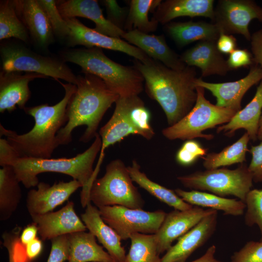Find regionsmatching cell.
Returning <instances> with one entry per match:
<instances>
[{"label":"cell","instance_id":"836d02e7","mask_svg":"<svg viewBox=\"0 0 262 262\" xmlns=\"http://www.w3.org/2000/svg\"><path fill=\"white\" fill-rule=\"evenodd\" d=\"M29 34L18 17L13 0L0 2V40L15 38L28 43Z\"/></svg>","mask_w":262,"mask_h":262},{"label":"cell","instance_id":"5bb4252c","mask_svg":"<svg viewBox=\"0 0 262 262\" xmlns=\"http://www.w3.org/2000/svg\"><path fill=\"white\" fill-rule=\"evenodd\" d=\"M262 81V68L253 63L248 74L238 81L221 83L205 82L202 78H196V87L200 86L210 91L216 98L217 106L233 110L241 109V101L244 95L252 86Z\"/></svg>","mask_w":262,"mask_h":262},{"label":"cell","instance_id":"3957f363","mask_svg":"<svg viewBox=\"0 0 262 262\" xmlns=\"http://www.w3.org/2000/svg\"><path fill=\"white\" fill-rule=\"evenodd\" d=\"M83 74L77 76L76 91L66 108L67 122L57 135L58 146L70 143L73 130L82 125L86 128L80 141L86 143L95 138L104 114L119 97L99 77Z\"/></svg>","mask_w":262,"mask_h":262},{"label":"cell","instance_id":"681fc988","mask_svg":"<svg viewBox=\"0 0 262 262\" xmlns=\"http://www.w3.org/2000/svg\"><path fill=\"white\" fill-rule=\"evenodd\" d=\"M38 230L37 226L34 223L27 225L21 231L20 236L21 243L25 246L37 238Z\"/></svg>","mask_w":262,"mask_h":262},{"label":"cell","instance_id":"e575fe53","mask_svg":"<svg viewBox=\"0 0 262 262\" xmlns=\"http://www.w3.org/2000/svg\"><path fill=\"white\" fill-rule=\"evenodd\" d=\"M130 239L131 246L125 262H161L154 234L135 233Z\"/></svg>","mask_w":262,"mask_h":262},{"label":"cell","instance_id":"4dcf8cb0","mask_svg":"<svg viewBox=\"0 0 262 262\" xmlns=\"http://www.w3.org/2000/svg\"><path fill=\"white\" fill-rule=\"evenodd\" d=\"M14 169L4 166L0 169V220H8L15 212L22 198V191Z\"/></svg>","mask_w":262,"mask_h":262},{"label":"cell","instance_id":"d6a6232c","mask_svg":"<svg viewBox=\"0 0 262 262\" xmlns=\"http://www.w3.org/2000/svg\"><path fill=\"white\" fill-rule=\"evenodd\" d=\"M162 2L160 0H132L125 25L128 31L136 29L145 33L155 31L158 22L151 19L148 13L157 8Z\"/></svg>","mask_w":262,"mask_h":262},{"label":"cell","instance_id":"30bf717a","mask_svg":"<svg viewBox=\"0 0 262 262\" xmlns=\"http://www.w3.org/2000/svg\"><path fill=\"white\" fill-rule=\"evenodd\" d=\"M98 208L103 221L123 240L130 239L135 233H156L166 214L162 210L149 212L119 205Z\"/></svg>","mask_w":262,"mask_h":262},{"label":"cell","instance_id":"74e56055","mask_svg":"<svg viewBox=\"0 0 262 262\" xmlns=\"http://www.w3.org/2000/svg\"><path fill=\"white\" fill-rule=\"evenodd\" d=\"M207 151L196 141L188 140L177 151L176 159L180 165L188 166L193 164L198 158L206 156Z\"/></svg>","mask_w":262,"mask_h":262},{"label":"cell","instance_id":"d4e9b609","mask_svg":"<svg viewBox=\"0 0 262 262\" xmlns=\"http://www.w3.org/2000/svg\"><path fill=\"white\" fill-rule=\"evenodd\" d=\"M213 0H167L161 2L152 19L166 24L180 16H204L212 21L214 17Z\"/></svg>","mask_w":262,"mask_h":262},{"label":"cell","instance_id":"d6986e66","mask_svg":"<svg viewBox=\"0 0 262 262\" xmlns=\"http://www.w3.org/2000/svg\"><path fill=\"white\" fill-rule=\"evenodd\" d=\"M217 211L203 217L195 227L178 239L161 258V262H185L214 233L217 222Z\"/></svg>","mask_w":262,"mask_h":262},{"label":"cell","instance_id":"60d3db41","mask_svg":"<svg viewBox=\"0 0 262 262\" xmlns=\"http://www.w3.org/2000/svg\"><path fill=\"white\" fill-rule=\"evenodd\" d=\"M21 228L16 227L10 231L4 232L2 238L3 245L6 248L8 253V262H20L16 252V245L20 239Z\"/></svg>","mask_w":262,"mask_h":262},{"label":"cell","instance_id":"4fadbf2b","mask_svg":"<svg viewBox=\"0 0 262 262\" xmlns=\"http://www.w3.org/2000/svg\"><path fill=\"white\" fill-rule=\"evenodd\" d=\"M70 30L68 45L96 47L125 53L142 63L151 59L138 48L121 38L106 35L86 27L77 18H64Z\"/></svg>","mask_w":262,"mask_h":262},{"label":"cell","instance_id":"816d5d0a","mask_svg":"<svg viewBox=\"0 0 262 262\" xmlns=\"http://www.w3.org/2000/svg\"><path fill=\"white\" fill-rule=\"evenodd\" d=\"M258 138L262 141V115H261L259 122Z\"/></svg>","mask_w":262,"mask_h":262},{"label":"cell","instance_id":"ac0fdd59","mask_svg":"<svg viewBox=\"0 0 262 262\" xmlns=\"http://www.w3.org/2000/svg\"><path fill=\"white\" fill-rule=\"evenodd\" d=\"M37 78H48L36 73L1 71L0 72V112L11 113L16 108L24 110L31 92L29 84Z\"/></svg>","mask_w":262,"mask_h":262},{"label":"cell","instance_id":"ab89813d","mask_svg":"<svg viewBox=\"0 0 262 262\" xmlns=\"http://www.w3.org/2000/svg\"><path fill=\"white\" fill-rule=\"evenodd\" d=\"M51 249L47 262H64L69 255L68 235H61L51 240Z\"/></svg>","mask_w":262,"mask_h":262},{"label":"cell","instance_id":"c3c4849f","mask_svg":"<svg viewBox=\"0 0 262 262\" xmlns=\"http://www.w3.org/2000/svg\"><path fill=\"white\" fill-rule=\"evenodd\" d=\"M43 248L42 241L38 238L25 246V254L28 261L35 259L40 254Z\"/></svg>","mask_w":262,"mask_h":262},{"label":"cell","instance_id":"4316f807","mask_svg":"<svg viewBox=\"0 0 262 262\" xmlns=\"http://www.w3.org/2000/svg\"><path fill=\"white\" fill-rule=\"evenodd\" d=\"M69 242L68 262H112L109 254L96 241L90 232L77 231L67 234Z\"/></svg>","mask_w":262,"mask_h":262},{"label":"cell","instance_id":"484cf974","mask_svg":"<svg viewBox=\"0 0 262 262\" xmlns=\"http://www.w3.org/2000/svg\"><path fill=\"white\" fill-rule=\"evenodd\" d=\"M262 110V81L252 100L244 109L237 112L228 123L218 127L216 132H223L226 135L232 136L237 130L244 129L250 139L255 141L258 138Z\"/></svg>","mask_w":262,"mask_h":262},{"label":"cell","instance_id":"1f68e13d","mask_svg":"<svg viewBox=\"0 0 262 262\" xmlns=\"http://www.w3.org/2000/svg\"><path fill=\"white\" fill-rule=\"evenodd\" d=\"M250 140L246 132L237 141L218 153H210L203 157L204 167L207 169L218 168L246 161L247 146Z\"/></svg>","mask_w":262,"mask_h":262},{"label":"cell","instance_id":"9c48e42d","mask_svg":"<svg viewBox=\"0 0 262 262\" xmlns=\"http://www.w3.org/2000/svg\"><path fill=\"white\" fill-rule=\"evenodd\" d=\"M2 70L32 72L63 80L76 85L77 76L62 59L37 53L24 46L1 44L0 48Z\"/></svg>","mask_w":262,"mask_h":262},{"label":"cell","instance_id":"f1b7e54d","mask_svg":"<svg viewBox=\"0 0 262 262\" xmlns=\"http://www.w3.org/2000/svg\"><path fill=\"white\" fill-rule=\"evenodd\" d=\"M174 191L182 199L193 206L221 210L226 215H241L246 208L244 202L235 198H226L197 190L187 191L177 188Z\"/></svg>","mask_w":262,"mask_h":262},{"label":"cell","instance_id":"52a82bcc","mask_svg":"<svg viewBox=\"0 0 262 262\" xmlns=\"http://www.w3.org/2000/svg\"><path fill=\"white\" fill-rule=\"evenodd\" d=\"M196 89L197 98L191 110L177 123L162 130L163 135L167 139L188 140L200 137L211 140L213 135L202 132L228 123L237 112L211 103L204 97V88L196 86Z\"/></svg>","mask_w":262,"mask_h":262},{"label":"cell","instance_id":"603a6c76","mask_svg":"<svg viewBox=\"0 0 262 262\" xmlns=\"http://www.w3.org/2000/svg\"><path fill=\"white\" fill-rule=\"evenodd\" d=\"M180 57L186 66L199 68L201 78L212 75L225 76L231 70L218 49L216 41H200Z\"/></svg>","mask_w":262,"mask_h":262},{"label":"cell","instance_id":"d590c367","mask_svg":"<svg viewBox=\"0 0 262 262\" xmlns=\"http://www.w3.org/2000/svg\"><path fill=\"white\" fill-rule=\"evenodd\" d=\"M49 20L54 34L61 39H67L70 30L60 14L54 0H37Z\"/></svg>","mask_w":262,"mask_h":262},{"label":"cell","instance_id":"7c38bea8","mask_svg":"<svg viewBox=\"0 0 262 262\" xmlns=\"http://www.w3.org/2000/svg\"><path fill=\"white\" fill-rule=\"evenodd\" d=\"M140 98L138 95L119 97L115 102V107L112 116L98 132L101 137L102 144L99 156L94 169L96 174H98L99 171L106 148L120 142L130 135H140L132 116V109Z\"/></svg>","mask_w":262,"mask_h":262},{"label":"cell","instance_id":"f5cc1de1","mask_svg":"<svg viewBox=\"0 0 262 262\" xmlns=\"http://www.w3.org/2000/svg\"><path fill=\"white\" fill-rule=\"evenodd\" d=\"M115 262V261H114V262Z\"/></svg>","mask_w":262,"mask_h":262},{"label":"cell","instance_id":"83f0119b","mask_svg":"<svg viewBox=\"0 0 262 262\" xmlns=\"http://www.w3.org/2000/svg\"><path fill=\"white\" fill-rule=\"evenodd\" d=\"M166 29L175 43L184 47L196 41H217L220 31L213 23L203 21L170 22Z\"/></svg>","mask_w":262,"mask_h":262},{"label":"cell","instance_id":"f546056e","mask_svg":"<svg viewBox=\"0 0 262 262\" xmlns=\"http://www.w3.org/2000/svg\"><path fill=\"white\" fill-rule=\"evenodd\" d=\"M133 181L150 194L175 210L185 211L194 206L182 199L174 190L168 189L150 180L140 170V166L136 160H133L131 166H127Z\"/></svg>","mask_w":262,"mask_h":262},{"label":"cell","instance_id":"5b68a950","mask_svg":"<svg viewBox=\"0 0 262 262\" xmlns=\"http://www.w3.org/2000/svg\"><path fill=\"white\" fill-rule=\"evenodd\" d=\"M61 59L79 66L83 74L99 77L119 97L139 95L143 90L144 79L135 66H125L113 61L100 48L67 50L62 53Z\"/></svg>","mask_w":262,"mask_h":262},{"label":"cell","instance_id":"6da1fadb","mask_svg":"<svg viewBox=\"0 0 262 262\" xmlns=\"http://www.w3.org/2000/svg\"><path fill=\"white\" fill-rule=\"evenodd\" d=\"M134 66L144 79L148 96L164 111L169 126L181 120L194 106L197 98L196 78L193 66L173 70L152 58L145 63L135 59Z\"/></svg>","mask_w":262,"mask_h":262},{"label":"cell","instance_id":"cb8c5ba5","mask_svg":"<svg viewBox=\"0 0 262 262\" xmlns=\"http://www.w3.org/2000/svg\"><path fill=\"white\" fill-rule=\"evenodd\" d=\"M87 229L92 233L116 262H125L126 251L121 246L120 236L101 218L98 208L89 202L81 214Z\"/></svg>","mask_w":262,"mask_h":262},{"label":"cell","instance_id":"f6af8a7d","mask_svg":"<svg viewBox=\"0 0 262 262\" xmlns=\"http://www.w3.org/2000/svg\"><path fill=\"white\" fill-rule=\"evenodd\" d=\"M20 157L13 147L4 138L0 139V165L11 166Z\"/></svg>","mask_w":262,"mask_h":262},{"label":"cell","instance_id":"ee69618b","mask_svg":"<svg viewBox=\"0 0 262 262\" xmlns=\"http://www.w3.org/2000/svg\"><path fill=\"white\" fill-rule=\"evenodd\" d=\"M227 63L231 70L251 66L254 63L253 56L246 49L236 48L229 54Z\"/></svg>","mask_w":262,"mask_h":262},{"label":"cell","instance_id":"8d00e7d4","mask_svg":"<svg viewBox=\"0 0 262 262\" xmlns=\"http://www.w3.org/2000/svg\"><path fill=\"white\" fill-rule=\"evenodd\" d=\"M246 211L245 222L248 226L257 225L262 240V189H253L248 193L245 201Z\"/></svg>","mask_w":262,"mask_h":262},{"label":"cell","instance_id":"7dc6e473","mask_svg":"<svg viewBox=\"0 0 262 262\" xmlns=\"http://www.w3.org/2000/svg\"><path fill=\"white\" fill-rule=\"evenodd\" d=\"M216 46L221 53L230 54L236 49L237 40L232 34L220 33Z\"/></svg>","mask_w":262,"mask_h":262},{"label":"cell","instance_id":"9a60e30c","mask_svg":"<svg viewBox=\"0 0 262 262\" xmlns=\"http://www.w3.org/2000/svg\"><path fill=\"white\" fill-rule=\"evenodd\" d=\"M214 211L195 206L187 210H174L166 213L159 229L154 234L159 254L167 251L175 240L183 235L203 217Z\"/></svg>","mask_w":262,"mask_h":262},{"label":"cell","instance_id":"bcb514c9","mask_svg":"<svg viewBox=\"0 0 262 262\" xmlns=\"http://www.w3.org/2000/svg\"><path fill=\"white\" fill-rule=\"evenodd\" d=\"M250 41L253 63L262 68V29L251 35Z\"/></svg>","mask_w":262,"mask_h":262},{"label":"cell","instance_id":"f35d334b","mask_svg":"<svg viewBox=\"0 0 262 262\" xmlns=\"http://www.w3.org/2000/svg\"><path fill=\"white\" fill-rule=\"evenodd\" d=\"M230 262H262V240L250 241L231 256Z\"/></svg>","mask_w":262,"mask_h":262},{"label":"cell","instance_id":"7402d4cb","mask_svg":"<svg viewBox=\"0 0 262 262\" xmlns=\"http://www.w3.org/2000/svg\"><path fill=\"white\" fill-rule=\"evenodd\" d=\"M122 38L172 69L182 70L187 66L169 47L163 35L149 34L134 29L125 32Z\"/></svg>","mask_w":262,"mask_h":262},{"label":"cell","instance_id":"8fae6325","mask_svg":"<svg viewBox=\"0 0 262 262\" xmlns=\"http://www.w3.org/2000/svg\"><path fill=\"white\" fill-rule=\"evenodd\" d=\"M257 19L262 22V7L252 0H219L214 9L212 23L220 33L242 35L250 41V22Z\"/></svg>","mask_w":262,"mask_h":262},{"label":"cell","instance_id":"ffe728a7","mask_svg":"<svg viewBox=\"0 0 262 262\" xmlns=\"http://www.w3.org/2000/svg\"><path fill=\"white\" fill-rule=\"evenodd\" d=\"M16 13L34 42L42 48L54 41V33L47 17L37 0H14Z\"/></svg>","mask_w":262,"mask_h":262},{"label":"cell","instance_id":"7bdbcfd3","mask_svg":"<svg viewBox=\"0 0 262 262\" xmlns=\"http://www.w3.org/2000/svg\"><path fill=\"white\" fill-rule=\"evenodd\" d=\"M102 2L106 8L108 14L107 19L121 28L120 25L125 19H127L129 10L126 8L121 7L116 0H103Z\"/></svg>","mask_w":262,"mask_h":262},{"label":"cell","instance_id":"ba28073f","mask_svg":"<svg viewBox=\"0 0 262 262\" xmlns=\"http://www.w3.org/2000/svg\"><path fill=\"white\" fill-rule=\"evenodd\" d=\"M177 179L192 190L207 191L222 197L233 196L244 202L253 181L246 164L232 170L222 168L198 171Z\"/></svg>","mask_w":262,"mask_h":262},{"label":"cell","instance_id":"2e32d148","mask_svg":"<svg viewBox=\"0 0 262 262\" xmlns=\"http://www.w3.org/2000/svg\"><path fill=\"white\" fill-rule=\"evenodd\" d=\"M37 227L42 241L73 232L86 231L87 228L74 210V203L69 201L60 210L44 214L30 215Z\"/></svg>","mask_w":262,"mask_h":262},{"label":"cell","instance_id":"e0dca14e","mask_svg":"<svg viewBox=\"0 0 262 262\" xmlns=\"http://www.w3.org/2000/svg\"><path fill=\"white\" fill-rule=\"evenodd\" d=\"M37 189L30 190L26 198V207L30 215L44 214L52 212L67 200L82 185L78 180L60 181L50 185L39 182Z\"/></svg>","mask_w":262,"mask_h":262},{"label":"cell","instance_id":"7a4b0ae2","mask_svg":"<svg viewBox=\"0 0 262 262\" xmlns=\"http://www.w3.org/2000/svg\"><path fill=\"white\" fill-rule=\"evenodd\" d=\"M59 82L65 90L61 101L52 106L48 103L25 107L27 115L32 116L34 125L29 131L19 134L0 124V136H4L20 157L50 158L58 147L57 135L67 122V104L76 91L77 86Z\"/></svg>","mask_w":262,"mask_h":262},{"label":"cell","instance_id":"8992f818","mask_svg":"<svg viewBox=\"0 0 262 262\" xmlns=\"http://www.w3.org/2000/svg\"><path fill=\"white\" fill-rule=\"evenodd\" d=\"M89 199L98 208L119 205L142 209L145 203L137 188L133 184L128 167L120 159L110 162L106 165L104 176L94 181Z\"/></svg>","mask_w":262,"mask_h":262},{"label":"cell","instance_id":"b9f144b4","mask_svg":"<svg viewBox=\"0 0 262 262\" xmlns=\"http://www.w3.org/2000/svg\"><path fill=\"white\" fill-rule=\"evenodd\" d=\"M249 151L252 159L248 168L253 180L256 182H262V141L256 146L251 147Z\"/></svg>","mask_w":262,"mask_h":262},{"label":"cell","instance_id":"f907efd6","mask_svg":"<svg viewBox=\"0 0 262 262\" xmlns=\"http://www.w3.org/2000/svg\"><path fill=\"white\" fill-rule=\"evenodd\" d=\"M216 247L214 245L208 248L205 253L199 258L191 262H223L214 258Z\"/></svg>","mask_w":262,"mask_h":262},{"label":"cell","instance_id":"44dd1931","mask_svg":"<svg viewBox=\"0 0 262 262\" xmlns=\"http://www.w3.org/2000/svg\"><path fill=\"white\" fill-rule=\"evenodd\" d=\"M56 5L64 18H88L95 23V31L106 35L120 38L125 32L104 17L98 0H59Z\"/></svg>","mask_w":262,"mask_h":262},{"label":"cell","instance_id":"277c9868","mask_svg":"<svg viewBox=\"0 0 262 262\" xmlns=\"http://www.w3.org/2000/svg\"><path fill=\"white\" fill-rule=\"evenodd\" d=\"M101 139L98 133L91 145L84 152L70 158L19 157L11 164L19 181L26 188L39 183L38 175L45 172L61 173L71 177L82 185L80 199L83 208L90 202L89 193L94 182L93 164L100 152Z\"/></svg>","mask_w":262,"mask_h":262}]
</instances>
